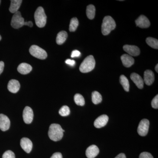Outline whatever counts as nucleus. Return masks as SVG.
Here are the masks:
<instances>
[{"mask_svg": "<svg viewBox=\"0 0 158 158\" xmlns=\"http://www.w3.org/2000/svg\"><path fill=\"white\" fill-rule=\"evenodd\" d=\"M65 132L59 124L53 123L50 126L48 131V136L51 140L54 141H60L63 136Z\"/></svg>", "mask_w": 158, "mask_h": 158, "instance_id": "obj_1", "label": "nucleus"}, {"mask_svg": "<svg viewBox=\"0 0 158 158\" xmlns=\"http://www.w3.org/2000/svg\"><path fill=\"white\" fill-rule=\"evenodd\" d=\"M116 24L113 19L110 16H105L102 25V32L103 35H107L115 29Z\"/></svg>", "mask_w": 158, "mask_h": 158, "instance_id": "obj_2", "label": "nucleus"}, {"mask_svg": "<svg viewBox=\"0 0 158 158\" xmlns=\"http://www.w3.org/2000/svg\"><path fill=\"white\" fill-rule=\"evenodd\" d=\"M95 61L93 56L86 57L80 66V70L82 73L90 72L95 67Z\"/></svg>", "mask_w": 158, "mask_h": 158, "instance_id": "obj_3", "label": "nucleus"}, {"mask_svg": "<svg viewBox=\"0 0 158 158\" xmlns=\"http://www.w3.org/2000/svg\"><path fill=\"white\" fill-rule=\"evenodd\" d=\"M34 19L36 25L39 28H43L45 26L47 16L44 9L42 7H39L34 13Z\"/></svg>", "mask_w": 158, "mask_h": 158, "instance_id": "obj_4", "label": "nucleus"}, {"mask_svg": "<svg viewBox=\"0 0 158 158\" xmlns=\"http://www.w3.org/2000/svg\"><path fill=\"white\" fill-rule=\"evenodd\" d=\"M30 54L33 56L40 59H45L48 56L46 52L38 46H31L29 49Z\"/></svg>", "mask_w": 158, "mask_h": 158, "instance_id": "obj_5", "label": "nucleus"}, {"mask_svg": "<svg viewBox=\"0 0 158 158\" xmlns=\"http://www.w3.org/2000/svg\"><path fill=\"white\" fill-rule=\"evenodd\" d=\"M24 19L22 16L20 11L14 13L11 19V25L14 29H19L24 26Z\"/></svg>", "mask_w": 158, "mask_h": 158, "instance_id": "obj_6", "label": "nucleus"}, {"mask_svg": "<svg viewBox=\"0 0 158 158\" xmlns=\"http://www.w3.org/2000/svg\"><path fill=\"white\" fill-rule=\"evenodd\" d=\"M149 127V121L148 119H144L141 120L138 125V133L141 136H145L148 133Z\"/></svg>", "mask_w": 158, "mask_h": 158, "instance_id": "obj_7", "label": "nucleus"}, {"mask_svg": "<svg viewBox=\"0 0 158 158\" xmlns=\"http://www.w3.org/2000/svg\"><path fill=\"white\" fill-rule=\"evenodd\" d=\"M34 113L33 110L30 107L26 106L23 112V118L27 124H30L33 120Z\"/></svg>", "mask_w": 158, "mask_h": 158, "instance_id": "obj_8", "label": "nucleus"}, {"mask_svg": "<svg viewBox=\"0 0 158 158\" xmlns=\"http://www.w3.org/2000/svg\"><path fill=\"white\" fill-rule=\"evenodd\" d=\"M135 23L137 27L141 28H147L150 26V22L146 16L141 15L135 20Z\"/></svg>", "mask_w": 158, "mask_h": 158, "instance_id": "obj_9", "label": "nucleus"}, {"mask_svg": "<svg viewBox=\"0 0 158 158\" xmlns=\"http://www.w3.org/2000/svg\"><path fill=\"white\" fill-rule=\"evenodd\" d=\"M123 49L131 56H137L140 54V49L136 46L125 45Z\"/></svg>", "mask_w": 158, "mask_h": 158, "instance_id": "obj_10", "label": "nucleus"}, {"mask_svg": "<svg viewBox=\"0 0 158 158\" xmlns=\"http://www.w3.org/2000/svg\"><path fill=\"white\" fill-rule=\"evenodd\" d=\"M10 126V121L6 115L0 114V129L3 131H6L9 129Z\"/></svg>", "mask_w": 158, "mask_h": 158, "instance_id": "obj_11", "label": "nucleus"}, {"mask_svg": "<svg viewBox=\"0 0 158 158\" xmlns=\"http://www.w3.org/2000/svg\"><path fill=\"white\" fill-rule=\"evenodd\" d=\"M109 117L106 115H102L99 116L94 122V126L97 128L103 127L107 123Z\"/></svg>", "mask_w": 158, "mask_h": 158, "instance_id": "obj_12", "label": "nucleus"}, {"mask_svg": "<svg viewBox=\"0 0 158 158\" xmlns=\"http://www.w3.org/2000/svg\"><path fill=\"white\" fill-rule=\"evenodd\" d=\"M20 145L22 148L27 153L31 152L33 148L32 141L27 138H23L21 139Z\"/></svg>", "mask_w": 158, "mask_h": 158, "instance_id": "obj_13", "label": "nucleus"}, {"mask_svg": "<svg viewBox=\"0 0 158 158\" xmlns=\"http://www.w3.org/2000/svg\"><path fill=\"white\" fill-rule=\"evenodd\" d=\"M99 153L98 148L95 145H91L86 151V156L88 158H94Z\"/></svg>", "mask_w": 158, "mask_h": 158, "instance_id": "obj_14", "label": "nucleus"}, {"mask_svg": "<svg viewBox=\"0 0 158 158\" xmlns=\"http://www.w3.org/2000/svg\"><path fill=\"white\" fill-rule=\"evenodd\" d=\"M131 79L139 89H142L144 87V81L142 77L138 74L132 73L131 75Z\"/></svg>", "mask_w": 158, "mask_h": 158, "instance_id": "obj_15", "label": "nucleus"}, {"mask_svg": "<svg viewBox=\"0 0 158 158\" xmlns=\"http://www.w3.org/2000/svg\"><path fill=\"white\" fill-rule=\"evenodd\" d=\"M154 74L152 71L150 70H146L144 72V82L146 85L150 86L152 85L154 81Z\"/></svg>", "mask_w": 158, "mask_h": 158, "instance_id": "obj_16", "label": "nucleus"}, {"mask_svg": "<svg viewBox=\"0 0 158 158\" xmlns=\"http://www.w3.org/2000/svg\"><path fill=\"white\" fill-rule=\"evenodd\" d=\"M20 85L19 82L16 80H11L8 85V89L12 93H16L19 90Z\"/></svg>", "mask_w": 158, "mask_h": 158, "instance_id": "obj_17", "label": "nucleus"}, {"mask_svg": "<svg viewBox=\"0 0 158 158\" xmlns=\"http://www.w3.org/2000/svg\"><path fill=\"white\" fill-rule=\"evenodd\" d=\"M122 62L125 67H130L135 63V59L128 54H123L121 57Z\"/></svg>", "mask_w": 158, "mask_h": 158, "instance_id": "obj_18", "label": "nucleus"}, {"mask_svg": "<svg viewBox=\"0 0 158 158\" xmlns=\"http://www.w3.org/2000/svg\"><path fill=\"white\" fill-rule=\"evenodd\" d=\"M32 70V67L31 65L26 63H22L19 65L17 70L20 73L23 75L30 73Z\"/></svg>", "mask_w": 158, "mask_h": 158, "instance_id": "obj_19", "label": "nucleus"}, {"mask_svg": "<svg viewBox=\"0 0 158 158\" xmlns=\"http://www.w3.org/2000/svg\"><path fill=\"white\" fill-rule=\"evenodd\" d=\"M22 2V0H11L9 9V11L12 13H16L18 11Z\"/></svg>", "mask_w": 158, "mask_h": 158, "instance_id": "obj_20", "label": "nucleus"}, {"mask_svg": "<svg viewBox=\"0 0 158 158\" xmlns=\"http://www.w3.org/2000/svg\"><path fill=\"white\" fill-rule=\"evenodd\" d=\"M68 37V34L65 31H62L58 33L56 37V43L59 45H61L65 42Z\"/></svg>", "mask_w": 158, "mask_h": 158, "instance_id": "obj_21", "label": "nucleus"}, {"mask_svg": "<svg viewBox=\"0 0 158 158\" xmlns=\"http://www.w3.org/2000/svg\"><path fill=\"white\" fill-rule=\"evenodd\" d=\"M86 14L89 19H93L94 18L95 15V7L94 6L90 5L87 6Z\"/></svg>", "mask_w": 158, "mask_h": 158, "instance_id": "obj_22", "label": "nucleus"}, {"mask_svg": "<svg viewBox=\"0 0 158 158\" xmlns=\"http://www.w3.org/2000/svg\"><path fill=\"white\" fill-rule=\"evenodd\" d=\"M119 81L120 84L122 85L123 89L126 91L128 92L129 91V83L128 80L124 75H122L119 78Z\"/></svg>", "mask_w": 158, "mask_h": 158, "instance_id": "obj_23", "label": "nucleus"}, {"mask_svg": "<svg viewBox=\"0 0 158 158\" xmlns=\"http://www.w3.org/2000/svg\"><path fill=\"white\" fill-rule=\"evenodd\" d=\"M101 94L97 91H94L92 93V101L94 104L97 105L101 102L102 101Z\"/></svg>", "mask_w": 158, "mask_h": 158, "instance_id": "obj_24", "label": "nucleus"}, {"mask_svg": "<svg viewBox=\"0 0 158 158\" xmlns=\"http://www.w3.org/2000/svg\"><path fill=\"white\" fill-rule=\"evenodd\" d=\"M146 42L148 44L153 48L158 49V40L157 39L152 37H148L146 39Z\"/></svg>", "mask_w": 158, "mask_h": 158, "instance_id": "obj_25", "label": "nucleus"}, {"mask_svg": "<svg viewBox=\"0 0 158 158\" xmlns=\"http://www.w3.org/2000/svg\"><path fill=\"white\" fill-rule=\"evenodd\" d=\"M75 102L79 106H84L85 104V100L84 97L80 94H76L74 97Z\"/></svg>", "mask_w": 158, "mask_h": 158, "instance_id": "obj_26", "label": "nucleus"}, {"mask_svg": "<svg viewBox=\"0 0 158 158\" xmlns=\"http://www.w3.org/2000/svg\"><path fill=\"white\" fill-rule=\"evenodd\" d=\"M78 25L79 21L77 19L76 17L70 20V24H69V31L70 32H74L77 30Z\"/></svg>", "mask_w": 158, "mask_h": 158, "instance_id": "obj_27", "label": "nucleus"}, {"mask_svg": "<svg viewBox=\"0 0 158 158\" xmlns=\"http://www.w3.org/2000/svg\"><path fill=\"white\" fill-rule=\"evenodd\" d=\"M70 109L66 106H63L59 110V114L62 116H68L70 114Z\"/></svg>", "mask_w": 158, "mask_h": 158, "instance_id": "obj_28", "label": "nucleus"}, {"mask_svg": "<svg viewBox=\"0 0 158 158\" xmlns=\"http://www.w3.org/2000/svg\"><path fill=\"white\" fill-rule=\"evenodd\" d=\"M2 158H15V155L11 151H7L3 154Z\"/></svg>", "mask_w": 158, "mask_h": 158, "instance_id": "obj_29", "label": "nucleus"}, {"mask_svg": "<svg viewBox=\"0 0 158 158\" xmlns=\"http://www.w3.org/2000/svg\"><path fill=\"white\" fill-rule=\"evenodd\" d=\"M152 106L154 109H158V95H156L152 101Z\"/></svg>", "mask_w": 158, "mask_h": 158, "instance_id": "obj_30", "label": "nucleus"}, {"mask_svg": "<svg viewBox=\"0 0 158 158\" xmlns=\"http://www.w3.org/2000/svg\"><path fill=\"white\" fill-rule=\"evenodd\" d=\"M139 158H154L151 154L148 152H143L140 154Z\"/></svg>", "mask_w": 158, "mask_h": 158, "instance_id": "obj_31", "label": "nucleus"}, {"mask_svg": "<svg viewBox=\"0 0 158 158\" xmlns=\"http://www.w3.org/2000/svg\"><path fill=\"white\" fill-rule=\"evenodd\" d=\"M81 56V52L78 50H74L72 52L71 56L72 58H74V57H78Z\"/></svg>", "mask_w": 158, "mask_h": 158, "instance_id": "obj_32", "label": "nucleus"}, {"mask_svg": "<svg viewBox=\"0 0 158 158\" xmlns=\"http://www.w3.org/2000/svg\"><path fill=\"white\" fill-rule=\"evenodd\" d=\"M65 62L66 64L71 65V66H73L76 63L75 61L74 60H71V59H67V60L65 61Z\"/></svg>", "mask_w": 158, "mask_h": 158, "instance_id": "obj_33", "label": "nucleus"}, {"mask_svg": "<svg viewBox=\"0 0 158 158\" xmlns=\"http://www.w3.org/2000/svg\"><path fill=\"white\" fill-rule=\"evenodd\" d=\"M50 158H62V156L61 153L56 152L52 155Z\"/></svg>", "mask_w": 158, "mask_h": 158, "instance_id": "obj_34", "label": "nucleus"}, {"mask_svg": "<svg viewBox=\"0 0 158 158\" xmlns=\"http://www.w3.org/2000/svg\"><path fill=\"white\" fill-rule=\"evenodd\" d=\"M4 66H5V64H4V62L2 61H0V75L3 72Z\"/></svg>", "mask_w": 158, "mask_h": 158, "instance_id": "obj_35", "label": "nucleus"}, {"mask_svg": "<svg viewBox=\"0 0 158 158\" xmlns=\"http://www.w3.org/2000/svg\"><path fill=\"white\" fill-rule=\"evenodd\" d=\"M115 158H126V156L124 153H121L119 154L118 156H116Z\"/></svg>", "mask_w": 158, "mask_h": 158, "instance_id": "obj_36", "label": "nucleus"}, {"mask_svg": "<svg viewBox=\"0 0 158 158\" xmlns=\"http://www.w3.org/2000/svg\"><path fill=\"white\" fill-rule=\"evenodd\" d=\"M24 25L28 26L31 27H32L33 26V23L31 21L26 22H25Z\"/></svg>", "mask_w": 158, "mask_h": 158, "instance_id": "obj_37", "label": "nucleus"}, {"mask_svg": "<svg viewBox=\"0 0 158 158\" xmlns=\"http://www.w3.org/2000/svg\"><path fill=\"white\" fill-rule=\"evenodd\" d=\"M155 70L156 71V72L157 73H158V64H157L156 65V66L155 67Z\"/></svg>", "mask_w": 158, "mask_h": 158, "instance_id": "obj_38", "label": "nucleus"}, {"mask_svg": "<svg viewBox=\"0 0 158 158\" xmlns=\"http://www.w3.org/2000/svg\"><path fill=\"white\" fill-rule=\"evenodd\" d=\"M1 39H2V37H1V36L0 35V40H1Z\"/></svg>", "mask_w": 158, "mask_h": 158, "instance_id": "obj_39", "label": "nucleus"}, {"mask_svg": "<svg viewBox=\"0 0 158 158\" xmlns=\"http://www.w3.org/2000/svg\"><path fill=\"white\" fill-rule=\"evenodd\" d=\"M1 1H0V4H1Z\"/></svg>", "mask_w": 158, "mask_h": 158, "instance_id": "obj_40", "label": "nucleus"}]
</instances>
